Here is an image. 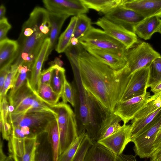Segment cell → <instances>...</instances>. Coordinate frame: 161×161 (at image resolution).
I'll return each instance as SVG.
<instances>
[{"label": "cell", "mask_w": 161, "mask_h": 161, "mask_svg": "<svg viewBox=\"0 0 161 161\" xmlns=\"http://www.w3.org/2000/svg\"><path fill=\"white\" fill-rule=\"evenodd\" d=\"M161 56L149 43H139L129 49L125 55L126 66L131 74L150 64L154 59Z\"/></svg>", "instance_id": "7"}, {"label": "cell", "mask_w": 161, "mask_h": 161, "mask_svg": "<svg viewBox=\"0 0 161 161\" xmlns=\"http://www.w3.org/2000/svg\"><path fill=\"white\" fill-rule=\"evenodd\" d=\"M150 161H161V145L154 151Z\"/></svg>", "instance_id": "44"}, {"label": "cell", "mask_w": 161, "mask_h": 161, "mask_svg": "<svg viewBox=\"0 0 161 161\" xmlns=\"http://www.w3.org/2000/svg\"><path fill=\"white\" fill-rule=\"evenodd\" d=\"M6 8L3 5H1L0 7V20H1L5 17Z\"/></svg>", "instance_id": "47"}, {"label": "cell", "mask_w": 161, "mask_h": 161, "mask_svg": "<svg viewBox=\"0 0 161 161\" xmlns=\"http://www.w3.org/2000/svg\"><path fill=\"white\" fill-rule=\"evenodd\" d=\"M11 28L7 18H5L0 20V41L7 38V34Z\"/></svg>", "instance_id": "39"}, {"label": "cell", "mask_w": 161, "mask_h": 161, "mask_svg": "<svg viewBox=\"0 0 161 161\" xmlns=\"http://www.w3.org/2000/svg\"><path fill=\"white\" fill-rule=\"evenodd\" d=\"M151 92L155 94L161 92V82L151 87Z\"/></svg>", "instance_id": "46"}, {"label": "cell", "mask_w": 161, "mask_h": 161, "mask_svg": "<svg viewBox=\"0 0 161 161\" xmlns=\"http://www.w3.org/2000/svg\"><path fill=\"white\" fill-rule=\"evenodd\" d=\"M35 161H53L52 146L46 132L36 137Z\"/></svg>", "instance_id": "23"}, {"label": "cell", "mask_w": 161, "mask_h": 161, "mask_svg": "<svg viewBox=\"0 0 161 161\" xmlns=\"http://www.w3.org/2000/svg\"><path fill=\"white\" fill-rule=\"evenodd\" d=\"M8 121L12 127H28L36 137L46 132L50 123L57 118L56 113L47 110H34L17 114L9 113Z\"/></svg>", "instance_id": "4"}, {"label": "cell", "mask_w": 161, "mask_h": 161, "mask_svg": "<svg viewBox=\"0 0 161 161\" xmlns=\"http://www.w3.org/2000/svg\"><path fill=\"white\" fill-rule=\"evenodd\" d=\"M102 28L109 36L123 44L129 49L138 43L137 35L123 27L114 23L104 17L93 23Z\"/></svg>", "instance_id": "9"}, {"label": "cell", "mask_w": 161, "mask_h": 161, "mask_svg": "<svg viewBox=\"0 0 161 161\" xmlns=\"http://www.w3.org/2000/svg\"><path fill=\"white\" fill-rule=\"evenodd\" d=\"M80 75L84 88L108 112H114L126 87L130 73L126 65L114 70L84 49L79 58Z\"/></svg>", "instance_id": "1"}, {"label": "cell", "mask_w": 161, "mask_h": 161, "mask_svg": "<svg viewBox=\"0 0 161 161\" xmlns=\"http://www.w3.org/2000/svg\"><path fill=\"white\" fill-rule=\"evenodd\" d=\"M51 23L49 38L50 44L47 54L45 61L48 59L49 55L55 47L57 40L62 27L65 20L69 16L67 14L49 12Z\"/></svg>", "instance_id": "21"}, {"label": "cell", "mask_w": 161, "mask_h": 161, "mask_svg": "<svg viewBox=\"0 0 161 161\" xmlns=\"http://www.w3.org/2000/svg\"><path fill=\"white\" fill-rule=\"evenodd\" d=\"M92 141L93 144L88 150L83 161H136L135 156L118 155L97 142Z\"/></svg>", "instance_id": "16"}, {"label": "cell", "mask_w": 161, "mask_h": 161, "mask_svg": "<svg viewBox=\"0 0 161 161\" xmlns=\"http://www.w3.org/2000/svg\"><path fill=\"white\" fill-rule=\"evenodd\" d=\"M3 144L1 139H0V161H14L13 158L10 155L7 156L3 151Z\"/></svg>", "instance_id": "43"}, {"label": "cell", "mask_w": 161, "mask_h": 161, "mask_svg": "<svg viewBox=\"0 0 161 161\" xmlns=\"http://www.w3.org/2000/svg\"><path fill=\"white\" fill-rule=\"evenodd\" d=\"M88 8L104 15L120 6L123 0H80Z\"/></svg>", "instance_id": "25"}, {"label": "cell", "mask_w": 161, "mask_h": 161, "mask_svg": "<svg viewBox=\"0 0 161 161\" xmlns=\"http://www.w3.org/2000/svg\"><path fill=\"white\" fill-rule=\"evenodd\" d=\"M77 19V16L72 17L67 27L59 38L56 48V50L58 53L64 52L70 45Z\"/></svg>", "instance_id": "28"}, {"label": "cell", "mask_w": 161, "mask_h": 161, "mask_svg": "<svg viewBox=\"0 0 161 161\" xmlns=\"http://www.w3.org/2000/svg\"><path fill=\"white\" fill-rule=\"evenodd\" d=\"M149 76L147 87H152L161 82V56L154 59L150 64Z\"/></svg>", "instance_id": "32"}, {"label": "cell", "mask_w": 161, "mask_h": 161, "mask_svg": "<svg viewBox=\"0 0 161 161\" xmlns=\"http://www.w3.org/2000/svg\"><path fill=\"white\" fill-rule=\"evenodd\" d=\"M42 2L49 12L77 16L89 11L80 0H43Z\"/></svg>", "instance_id": "12"}, {"label": "cell", "mask_w": 161, "mask_h": 161, "mask_svg": "<svg viewBox=\"0 0 161 161\" xmlns=\"http://www.w3.org/2000/svg\"><path fill=\"white\" fill-rule=\"evenodd\" d=\"M50 29L49 12L42 7L35 8L23 24L17 41L19 48L14 63L33 64L44 41L49 37Z\"/></svg>", "instance_id": "2"}, {"label": "cell", "mask_w": 161, "mask_h": 161, "mask_svg": "<svg viewBox=\"0 0 161 161\" xmlns=\"http://www.w3.org/2000/svg\"><path fill=\"white\" fill-rule=\"evenodd\" d=\"M52 71L53 67L51 66L41 72L40 78V84H46L50 85Z\"/></svg>", "instance_id": "41"}, {"label": "cell", "mask_w": 161, "mask_h": 161, "mask_svg": "<svg viewBox=\"0 0 161 161\" xmlns=\"http://www.w3.org/2000/svg\"><path fill=\"white\" fill-rule=\"evenodd\" d=\"M85 50L114 70L120 69L126 65V61L125 57L98 49L87 48Z\"/></svg>", "instance_id": "20"}, {"label": "cell", "mask_w": 161, "mask_h": 161, "mask_svg": "<svg viewBox=\"0 0 161 161\" xmlns=\"http://www.w3.org/2000/svg\"><path fill=\"white\" fill-rule=\"evenodd\" d=\"M120 6L132 10L145 18L161 15V0H123Z\"/></svg>", "instance_id": "17"}, {"label": "cell", "mask_w": 161, "mask_h": 161, "mask_svg": "<svg viewBox=\"0 0 161 161\" xmlns=\"http://www.w3.org/2000/svg\"><path fill=\"white\" fill-rule=\"evenodd\" d=\"M79 40L74 37H72L70 41V44L73 46H76L79 44Z\"/></svg>", "instance_id": "50"}, {"label": "cell", "mask_w": 161, "mask_h": 161, "mask_svg": "<svg viewBox=\"0 0 161 161\" xmlns=\"http://www.w3.org/2000/svg\"><path fill=\"white\" fill-rule=\"evenodd\" d=\"M84 131L71 145L64 152L59 156L58 161H72L85 135Z\"/></svg>", "instance_id": "33"}, {"label": "cell", "mask_w": 161, "mask_h": 161, "mask_svg": "<svg viewBox=\"0 0 161 161\" xmlns=\"http://www.w3.org/2000/svg\"><path fill=\"white\" fill-rule=\"evenodd\" d=\"M18 67L11 65L5 79L2 91L0 93V98L6 95L8 90L13 87L18 73Z\"/></svg>", "instance_id": "35"}, {"label": "cell", "mask_w": 161, "mask_h": 161, "mask_svg": "<svg viewBox=\"0 0 161 161\" xmlns=\"http://www.w3.org/2000/svg\"><path fill=\"white\" fill-rule=\"evenodd\" d=\"M77 19L72 37L79 40L83 37L92 26L91 19L86 14L77 16Z\"/></svg>", "instance_id": "31"}, {"label": "cell", "mask_w": 161, "mask_h": 161, "mask_svg": "<svg viewBox=\"0 0 161 161\" xmlns=\"http://www.w3.org/2000/svg\"><path fill=\"white\" fill-rule=\"evenodd\" d=\"M56 114L59 136V155L78 137L75 115L70 106L63 102L51 107Z\"/></svg>", "instance_id": "3"}, {"label": "cell", "mask_w": 161, "mask_h": 161, "mask_svg": "<svg viewBox=\"0 0 161 161\" xmlns=\"http://www.w3.org/2000/svg\"><path fill=\"white\" fill-rule=\"evenodd\" d=\"M161 15H155L145 18L136 25L134 32L145 40L151 38L153 34L157 32L161 22Z\"/></svg>", "instance_id": "19"}, {"label": "cell", "mask_w": 161, "mask_h": 161, "mask_svg": "<svg viewBox=\"0 0 161 161\" xmlns=\"http://www.w3.org/2000/svg\"><path fill=\"white\" fill-rule=\"evenodd\" d=\"M93 144L92 141L86 132L72 161H83L86 152Z\"/></svg>", "instance_id": "36"}, {"label": "cell", "mask_w": 161, "mask_h": 161, "mask_svg": "<svg viewBox=\"0 0 161 161\" xmlns=\"http://www.w3.org/2000/svg\"><path fill=\"white\" fill-rule=\"evenodd\" d=\"M63 102L67 103H69L73 107L75 106V98L73 87L66 80L64 83L61 95Z\"/></svg>", "instance_id": "37"}, {"label": "cell", "mask_w": 161, "mask_h": 161, "mask_svg": "<svg viewBox=\"0 0 161 161\" xmlns=\"http://www.w3.org/2000/svg\"><path fill=\"white\" fill-rule=\"evenodd\" d=\"M161 145V132L158 133L153 144V152Z\"/></svg>", "instance_id": "45"}, {"label": "cell", "mask_w": 161, "mask_h": 161, "mask_svg": "<svg viewBox=\"0 0 161 161\" xmlns=\"http://www.w3.org/2000/svg\"><path fill=\"white\" fill-rule=\"evenodd\" d=\"M161 108V101L158 99L149 100L136 114L133 119H137L147 116Z\"/></svg>", "instance_id": "34"}, {"label": "cell", "mask_w": 161, "mask_h": 161, "mask_svg": "<svg viewBox=\"0 0 161 161\" xmlns=\"http://www.w3.org/2000/svg\"><path fill=\"white\" fill-rule=\"evenodd\" d=\"M8 106L6 95L0 98V115L2 117L3 121H7L9 114Z\"/></svg>", "instance_id": "40"}, {"label": "cell", "mask_w": 161, "mask_h": 161, "mask_svg": "<svg viewBox=\"0 0 161 161\" xmlns=\"http://www.w3.org/2000/svg\"><path fill=\"white\" fill-rule=\"evenodd\" d=\"M31 73V71L23 74L18 73L14 85L13 87L11 88L8 97L13 95L24 85Z\"/></svg>", "instance_id": "38"}, {"label": "cell", "mask_w": 161, "mask_h": 161, "mask_svg": "<svg viewBox=\"0 0 161 161\" xmlns=\"http://www.w3.org/2000/svg\"><path fill=\"white\" fill-rule=\"evenodd\" d=\"M161 112V108L147 116L131 120V139L138 135L146 130Z\"/></svg>", "instance_id": "26"}, {"label": "cell", "mask_w": 161, "mask_h": 161, "mask_svg": "<svg viewBox=\"0 0 161 161\" xmlns=\"http://www.w3.org/2000/svg\"><path fill=\"white\" fill-rule=\"evenodd\" d=\"M131 124H123L118 131L97 142L115 153L121 155L131 142Z\"/></svg>", "instance_id": "14"}, {"label": "cell", "mask_w": 161, "mask_h": 161, "mask_svg": "<svg viewBox=\"0 0 161 161\" xmlns=\"http://www.w3.org/2000/svg\"><path fill=\"white\" fill-rule=\"evenodd\" d=\"M104 17L133 32L134 27L145 19L136 12L120 6L105 14Z\"/></svg>", "instance_id": "13"}, {"label": "cell", "mask_w": 161, "mask_h": 161, "mask_svg": "<svg viewBox=\"0 0 161 161\" xmlns=\"http://www.w3.org/2000/svg\"><path fill=\"white\" fill-rule=\"evenodd\" d=\"M50 44V39L48 37L44 41L31 69L29 82L31 87L36 93L40 85V78L43 63L45 61Z\"/></svg>", "instance_id": "18"}, {"label": "cell", "mask_w": 161, "mask_h": 161, "mask_svg": "<svg viewBox=\"0 0 161 161\" xmlns=\"http://www.w3.org/2000/svg\"><path fill=\"white\" fill-rule=\"evenodd\" d=\"M12 64H9L0 69V93L3 88L6 76L10 71Z\"/></svg>", "instance_id": "42"}, {"label": "cell", "mask_w": 161, "mask_h": 161, "mask_svg": "<svg viewBox=\"0 0 161 161\" xmlns=\"http://www.w3.org/2000/svg\"><path fill=\"white\" fill-rule=\"evenodd\" d=\"M51 66H52L53 71L50 85L55 92L61 96L66 80L65 70L64 68L56 64Z\"/></svg>", "instance_id": "27"}, {"label": "cell", "mask_w": 161, "mask_h": 161, "mask_svg": "<svg viewBox=\"0 0 161 161\" xmlns=\"http://www.w3.org/2000/svg\"><path fill=\"white\" fill-rule=\"evenodd\" d=\"M36 138H19L11 136L8 141L9 155L14 161H31Z\"/></svg>", "instance_id": "15"}, {"label": "cell", "mask_w": 161, "mask_h": 161, "mask_svg": "<svg viewBox=\"0 0 161 161\" xmlns=\"http://www.w3.org/2000/svg\"><path fill=\"white\" fill-rule=\"evenodd\" d=\"M151 96L150 92H147L144 95L120 101L115 106L114 113L120 118L124 124H126L148 102Z\"/></svg>", "instance_id": "11"}, {"label": "cell", "mask_w": 161, "mask_h": 161, "mask_svg": "<svg viewBox=\"0 0 161 161\" xmlns=\"http://www.w3.org/2000/svg\"><path fill=\"white\" fill-rule=\"evenodd\" d=\"M79 41L85 49L92 48L100 50L123 57L129 50L104 31L92 26Z\"/></svg>", "instance_id": "5"}, {"label": "cell", "mask_w": 161, "mask_h": 161, "mask_svg": "<svg viewBox=\"0 0 161 161\" xmlns=\"http://www.w3.org/2000/svg\"><path fill=\"white\" fill-rule=\"evenodd\" d=\"M14 108L13 106L10 105L8 107V110L9 113H12L14 112Z\"/></svg>", "instance_id": "52"}, {"label": "cell", "mask_w": 161, "mask_h": 161, "mask_svg": "<svg viewBox=\"0 0 161 161\" xmlns=\"http://www.w3.org/2000/svg\"><path fill=\"white\" fill-rule=\"evenodd\" d=\"M161 132V125H160V129H159V132H158V133H159V132Z\"/></svg>", "instance_id": "54"}, {"label": "cell", "mask_w": 161, "mask_h": 161, "mask_svg": "<svg viewBox=\"0 0 161 161\" xmlns=\"http://www.w3.org/2000/svg\"><path fill=\"white\" fill-rule=\"evenodd\" d=\"M161 125V112L141 133L131 139L134 150L140 158H150L153 152V144Z\"/></svg>", "instance_id": "8"}, {"label": "cell", "mask_w": 161, "mask_h": 161, "mask_svg": "<svg viewBox=\"0 0 161 161\" xmlns=\"http://www.w3.org/2000/svg\"><path fill=\"white\" fill-rule=\"evenodd\" d=\"M150 64L130 75L120 101L127 100L146 93L149 76Z\"/></svg>", "instance_id": "10"}, {"label": "cell", "mask_w": 161, "mask_h": 161, "mask_svg": "<svg viewBox=\"0 0 161 161\" xmlns=\"http://www.w3.org/2000/svg\"><path fill=\"white\" fill-rule=\"evenodd\" d=\"M46 132L52 146L53 161H58L59 156V136L57 118L50 123Z\"/></svg>", "instance_id": "29"}, {"label": "cell", "mask_w": 161, "mask_h": 161, "mask_svg": "<svg viewBox=\"0 0 161 161\" xmlns=\"http://www.w3.org/2000/svg\"><path fill=\"white\" fill-rule=\"evenodd\" d=\"M63 64V62L62 60L58 58H57L55 59L54 61L51 63V66L56 64L60 67H62Z\"/></svg>", "instance_id": "49"}, {"label": "cell", "mask_w": 161, "mask_h": 161, "mask_svg": "<svg viewBox=\"0 0 161 161\" xmlns=\"http://www.w3.org/2000/svg\"><path fill=\"white\" fill-rule=\"evenodd\" d=\"M156 99H158L161 101V92L154 94L153 95H151L149 100H153Z\"/></svg>", "instance_id": "48"}, {"label": "cell", "mask_w": 161, "mask_h": 161, "mask_svg": "<svg viewBox=\"0 0 161 161\" xmlns=\"http://www.w3.org/2000/svg\"><path fill=\"white\" fill-rule=\"evenodd\" d=\"M157 32H158L161 34V20L160 24V26H159V27L158 29Z\"/></svg>", "instance_id": "53"}, {"label": "cell", "mask_w": 161, "mask_h": 161, "mask_svg": "<svg viewBox=\"0 0 161 161\" xmlns=\"http://www.w3.org/2000/svg\"><path fill=\"white\" fill-rule=\"evenodd\" d=\"M36 148V143L35 145V146L34 147V148L33 149V150L31 161H35V154Z\"/></svg>", "instance_id": "51"}, {"label": "cell", "mask_w": 161, "mask_h": 161, "mask_svg": "<svg viewBox=\"0 0 161 161\" xmlns=\"http://www.w3.org/2000/svg\"><path fill=\"white\" fill-rule=\"evenodd\" d=\"M121 121L120 118L114 114V112L109 113L101 124L98 140L109 136L119 130L122 126L120 124Z\"/></svg>", "instance_id": "24"}, {"label": "cell", "mask_w": 161, "mask_h": 161, "mask_svg": "<svg viewBox=\"0 0 161 161\" xmlns=\"http://www.w3.org/2000/svg\"><path fill=\"white\" fill-rule=\"evenodd\" d=\"M36 93L43 102L50 107L57 104L61 97L60 95L53 91L48 84H40Z\"/></svg>", "instance_id": "30"}, {"label": "cell", "mask_w": 161, "mask_h": 161, "mask_svg": "<svg viewBox=\"0 0 161 161\" xmlns=\"http://www.w3.org/2000/svg\"><path fill=\"white\" fill-rule=\"evenodd\" d=\"M17 41L7 38L0 41V69L10 64L15 59L18 50Z\"/></svg>", "instance_id": "22"}, {"label": "cell", "mask_w": 161, "mask_h": 161, "mask_svg": "<svg viewBox=\"0 0 161 161\" xmlns=\"http://www.w3.org/2000/svg\"><path fill=\"white\" fill-rule=\"evenodd\" d=\"M73 87L75 98V114L78 136L86 131L96 100L84 87L80 80L76 81Z\"/></svg>", "instance_id": "6"}]
</instances>
